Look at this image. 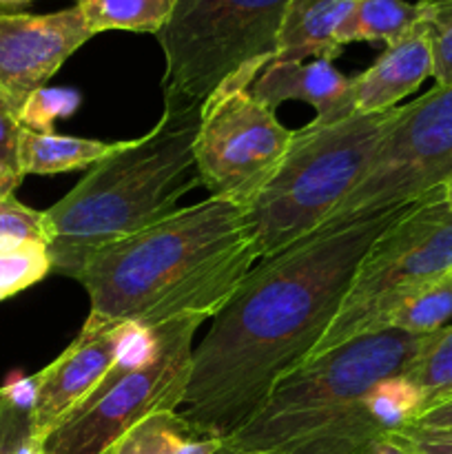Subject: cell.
<instances>
[{
	"label": "cell",
	"instance_id": "cell-1",
	"mask_svg": "<svg viewBox=\"0 0 452 454\" xmlns=\"http://www.w3.org/2000/svg\"><path fill=\"white\" fill-rule=\"evenodd\" d=\"M410 207L317 229L253 266L193 348L177 412L222 442L242 428L273 386L313 355L363 255Z\"/></svg>",
	"mask_w": 452,
	"mask_h": 454
},
{
	"label": "cell",
	"instance_id": "cell-2",
	"mask_svg": "<svg viewBox=\"0 0 452 454\" xmlns=\"http://www.w3.org/2000/svg\"><path fill=\"white\" fill-rule=\"evenodd\" d=\"M255 262L242 207L207 198L177 208L89 260L75 279L91 301L80 333L153 328L189 315L211 319Z\"/></svg>",
	"mask_w": 452,
	"mask_h": 454
},
{
	"label": "cell",
	"instance_id": "cell-3",
	"mask_svg": "<svg viewBox=\"0 0 452 454\" xmlns=\"http://www.w3.org/2000/svg\"><path fill=\"white\" fill-rule=\"evenodd\" d=\"M202 105L164 98L162 118L137 140L89 168L87 176L44 213L51 273L78 279L96 253L177 211L199 184L195 168Z\"/></svg>",
	"mask_w": 452,
	"mask_h": 454
},
{
	"label": "cell",
	"instance_id": "cell-4",
	"mask_svg": "<svg viewBox=\"0 0 452 454\" xmlns=\"http://www.w3.org/2000/svg\"><path fill=\"white\" fill-rule=\"evenodd\" d=\"M394 109L297 129L279 167L242 208L257 262L326 224L366 176Z\"/></svg>",
	"mask_w": 452,
	"mask_h": 454
},
{
	"label": "cell",
	"instance_id": "cell-5",
	"mask_svg": "<svg viewBox=\"0 0 452 454\" xmlns=\"http://www.w3.org/2000/svg\"><path fill=\"white\" fill-rule=\"evenodd\" d=\"M425 337L384 328L308 359L273 386L260 411L226 443L246 452H282L341 415L372 386L403 375Z\"/></svg>",
	"mask_w": 452,
	"mask_h": 454
},
{
	"label": "cell",
	"instance_id": "cell-6",
	"mask_svg": "<svg viewBox=\"0 0 452 454\" xmlns=\"http://www.w3.org/2000/svg\"><path fill=\"white\" fill-rule=\"evenodd\" d=\"M291 0H175L160 31L164 98L204 105L224 82H255L275 60Z\"/></svg>",
	"mask_w": 452,
	"mask_h": 454
},
{
	"label": "cell",
	"instance_id": "cell-7",
	"mask_svg": "<svg viewBox=\"0 0 452 454\" xmlns=\"http://www.w3.org/2000/svg\"><path fill=\"white\" fill-rule=\"evenodd\" d=\"M207 317L168 319L144 328L100 388L60 421L47 454H109L129 428L158 411H177L191 375L195 333Z\"/></svg>",
	"mask_w": 452,
	"mask_h": 454
},
{
	"label": "cell",
	"instance_id": "cell-8",
	"mask_svg": "<svg viewBox=\"0 0 452 454\" xmlns=\"http://www.w3.org/2000/svg\"><path fill=\"white\" fill-rule=\"evenodd\" d=\"M446 275H452V207L430 193L372 242L335 322L308 359L375 333L397 297Z\"/></svg>",
	"mask_w": 452,
	"mask_h": 454
},
{
	"label": "cell",
	"instance_id": "cell-9",
	"mask_svg": "<svg viewBox=\"0 0 452 454\" xmlns=\"http://www.w3.org/2000/svg\"><path fill=\"white\" fill-rule=\"evenodd\" d=\"M452 176V82L394 109L363 180L319 229L410 207Z\"/></svg>",
	"mask_w": 452,
	"mask_h": 454
},
{
	"label": "cell",
	"instance_id": "cell-10",
	"mask_svg": "<svg viewBox=\"0 0 452 454\" xmlns=\"http://www.w3.org/2000/svg\"><path fill=\"white\" fill-rule=\"evenodd\" d=\"M251 80L222 84L202 105L195 168L208 198L246 207L291 146L295 131L251 93Z\"/></svg>",
	"mask_w": 452,
	"mask_h": 454
},
{
	"label": "cell",
	"instance_id": "cell-11",
	"mask_svg": "<svg viewBox=\"0 0 452 454\" xmlns=\"http://www.w3.org/2000/svg\"><path fill=\"white\" fill-rule=\"evenodd\" d=\"M93 38L78 7L53 13H0V89L25 102Z\"/></svg>",
	"mask_w": 452,
	"mask_h": 454
},
{
	"label": "cell",
	"instance_id": "cell-12",
	"mask_svg": "<svg viewBox=\"0 0 452 454\" xmlns=\"http://www.w3.org/2000/svg\"><path fill=\"white\" fill-rule=\"evenodd\" d=\"M144 328L122 324L111 331L80 333L69 346L44 366L38 397L31 411V434L43 443L47 434L91 397L129 353Z\"/></svg>",
	"mask_w": 452,
	"mask_h": 454
},
{
	"label": "cell",
	"instance_id": "cell-13",
	"mask_svg": "<svg viewBox=\"0 0 452 454\" xmlns=\"http://www.w3.org/2000/svg\"><path fill=\"white\" fill-rule=\"evenodd\" d=\"M425 406V393L403 375L372 386L363 397L315 433L277 454H363L394 430L410 426Z\"/></svg>",
	"mask_w": 452,
	"mask_h": 454
},
{
	"label": "cell",
	"instance_id": "cell-14",
	"mask_svg": "<svg viewBox=\"0 0 452 454\" xmlns=\"http://www.w3.org/2000/svg\"><path fill=\"white\" fill-rule=\"evenodd\" d=\"M251 93L261 105L277 109L288 100L313 106V122L328 124L355 115L353 78L335 69L331 60L315 58L310 62H277L264 67Z\"/></svg>",
	"mask_w": 452,
	"mask_h": 454
},
{
	"label": "cell",
	"instance_id": "cell-15",
	"mask_svg": "<svg viewBox=\"0 0 452 454\" xmlns=\"http://www.w3.org/2000/svg\"><path fill=\"white\" fill-rule=\"evenodd\" d=\"M433 78V49L421 20L353 78L355 114H384Z\"/></svg>",
	"mask_w": 452,
	"mask_h": 454
},
{
	"label": "cell",
	"instance_id": "cell-16",
	"mask_svg": "<svg viewBox=\"0 0 452 454\" xmlns=\"http://www.w3.org/2000/svg\"><path fill=\"white\" fill-rule=\"evenodd\" d=\"M359 0H291L279 31L277 62H304L306 58L335 60L341 49L335 31Z\"/></svg>",
	"mask_w": 452,
	"mask_h": 454
},
{
	"label": "cell",
	"instance_id": "cell-17",
	"mask_svg": "<svg viewBox=\"0 0 452 454\" xmlns=\"http://www.w3.org/2000/svg\"><path fill=\"white\" fill-rule=\"evenodd\" d=\"M222 443L182 412L158 411L129 428L109 454H215Z\"/></svg>",
	"mask_w": 452,
	"mask_h": 454
},
{
	"label": "cell",
	"instance_id": "cell-18",
	"mask_svg": "<svg viewBox=\"0 0 452 454\" xmlns=\"http://www.w3.org/2000/svg\"><path fill=\"white\" fill-rule=\"evenodd\" d=\"M118 142L91 140V137L60 136V133L22 131L20 173L22 176H58V173L91 168L118 149Z\"/></svg>",
	"mask_w": 452,
	"mask_h": 454
},
{
	"label": "cell",
	"instance_id": "cell-19",
	"mask_svg": "<svg viewBox=\"0 0 452 454\" xmlns=\"http://www.w3.org/2000/svg\"><path fill=\"white\" fill-rule=\"evenodd\" d=\"M452 319V275L433 279L410 288L390 304L381 317L379 328L408 333V335H433Z\"/></svg>",
	"mask_w": 452,
	"mask_h": 454
},
{
	"label": "cell",
	"instance_id": "cell-20",
	"mask_svg": "<svg viewBox=\"0 0 452 454\" xmlns=\"http://www.w3.org/2000/svg\"><path fill=\"white\" fill-rule=\"evenodd\" d=\"M419 22V7L408 0H359L339 29L335 44L344 49L350 43H397Z\"/></svg>",
	"mask_w": 452,
	"mask_h": 454
},
{
	"label": "cell",
	"instance_id": "cell-21",
	"mask_svg": "<svg viewBox=\"0 0 452 454\" xmlns=\"http://www.w3.org/2000/svg\"><path fill=\"white\" fill-rule=\"evenodd\" d=\"M89 31H133L158 35L171 18L175 0H75Z\"/></svg>",
	"mask_w": 452,
	"mask_h": 454
},
{
	"label": "cell",
	"instance_id": "cell-22",
	"mask_svg": "<svg viewBox=\"0 0 452 454\" xmlns=\"http://www.w3.org/2000/svg\"><path fill=\"white\" fill-rule=\"evenodd\" d=\"M51 273L44 242L0 239V301L27 291Z\"/></svg>",
	"mask_w": 452,
	"mask_h": 454
},
{
	"label": "cell",
	"instance_id": "cell-23",
	"mask_svg": "<svg viewBox=\"0 0 452 454\" xmlns=\"http://www.w3.org/2000/svg\"><path fill=\"white\" fill-rule=\"evenodd\" d=\"M403 377L424 390L425 402L452 388V324L425 337L424 348Z\"/></svg>",
	"mask_w": 452,
	"mask_h": 454
},
{
	"label": "cell",
	"instance_id": "cell-24",
	"mask_svg": "<svg viewBox=\"0 0 452 454\" xmlns=\"http://www.w3.org/2000/svg\"><path fill=\"white\" fill-rule=\"evenodd\" d=\"M419 20L433 49V78L437 84L452 82V0H419Z\"/></svg>",
	"mask_w": 452,
	"mask_h": 454
},
{
	"label": "cell",
	"instance_id": "cell-25",
	"mask_svg": "<svg viewBox=\"0 0 452 454\" xmlns=\"http://www.w3.org/2000/svg\"><path fill=\"white\" fill-rule=\"evenodd\" d=\"M80 93L74 89L43 87L29 93L20 106V124L27 131L53 133V124L78 111Z\"/></svg>",
	"mask_w": 452,
	"mask_h": 454
},
{
	"label": "cell",
	"instance_id": "cell-26",
	"mask_svg": "<svg viewBox=\"0 0 452 454\" xmlns=\"http://www.w3.org/2000/svg\"><path fill=\"white\" fill-rule=\"evenodd\" d=\"M386 439L401 454H452V426L448 428L403 426Z\"/></svg>",
	"mask_w": 452,
	"mask_h": 454
},
{
	"label": "cell",
	"instance_id": "cell-27",
	"mask_svg": "<svg viewBox=\"0 0 452 454\" xmlns=\"http://www.w3.org/2000/svg\"><path fill=\"white\" fill-rule=\"evenodd\" d=\"M0 239H18V242H44V213L16 202L12 208L0 213Z\"/></svg>",
	"mask_w": 452,
	"mask_h": 454
},
{
	"label": "cell",
	"instance_id": "cell-28",
	"mask_svg": "<svg viewBox=\"0 0 452 454\" xmlns=\"http://www.w3.org/2000/svg\"><path fill=\"white\" fill-rule=\"evenodd\" d=\"M20 106L22 102L0 89V160L18 173H20V160H18L20 137L25 131L20 124Z\"/></svg>",
	"mask_w": 452,
	"mask_h": 454
},
{
	"label": "cell",
	"instance_id": "cell-29",
	"mask_svg": "<svg viewBox=\"0 0 452 454\" xmlns=\"http://www.w3.org/2000/svg\"><path fill=\"white\" fill-rule=\"evenodd\" d=\"M410 426H419V428H448V426H452V388L428 399Z\"/></svg>",
	"mask_w": 452,
	"mask_h": 454
},
{
	"label": "cell",
	"instance_id": "cell-30",
	"mask_svg": "<svg viewBox=\"0 0 452 454\" xmlns=\"http://www.w3.org/2000/svg\"><path fill=\"white\" fill-rule=\"evenodd\" d=\"M22 177H25L22 173H18L16 168H12L0 160V198H12L13 191L22 182Z\"/></svg>",
	"mask_w": 452,
	"mask_h": 454
},
{
	"label": "cell",
	"instance_id": "cell-31",
	"mask_svg": "<svg viewBox=\"0 0 452 454\" xmlns=\"http://www.w3.org/2000/svg\"><path fill=\"white\" fill-rule=\"evenodd\" d=\"M363 454H401V452H399L388 439H381V442H377L370 450H366Z\"/></svg>",
	"mask_w": 452,
	"mask_h": 454
},
{
	"label": "cell",
	"instance_id": "cell-32",
	"mask_svg": "<svg viewBox=\"0 0 452 454\" xmlns=\"http://www.w3.org/2000/svg\"><path fill=\"white\" fill-rule=\"evenodd\" d=\"M437 195H439V198L443 200V202H446V204H450V207H452V176L448 177L446 182H443V184H441V189L437 191Z\"/></svg>",
	"mask_w": 452,
	"mask_h": 454
},
{
	"label": "cell",
	"instance_id": "cell-33",
	"mask_svg": "<svg viewBox=\"0 0 452 454\" xmlns=\"http://www.w3.org/2000/svg\"><path fill=\"white\" fill-rule=\"evenodd\" d=\"M35 3V0H0V9H16L25 7V4Z\"/></svg>",
	"mask_w": 452,
	"mask_h": 454
},
{
	"label": "cell",
	"instance_id": "cell-34",
	"mask_svg": "<svg viewBox=\"0 0 452 454\" xmlns=\"http://www.w3.org/2000/svg\"><path fill=\"white\" fill-rule=\"evenodd\" d=\"M215 454H269V452H246V450H238V448L229 446V443H222V448Z\"/></svg>",
	"mask_w": 452,
	"mask_h": 454
},
{
	"label": "cell",
	"instance_id": "cell-35",
	"mask_svg": "<svg viewBox=\"0 0 452 454\" xmlns=\"http://www.w3.org/2000/svg\"><path fill=\"white\" fill-rule=\"evenodd\" d=\"M16 202H18V200L13 198V195H12V198H0V213H4L7 208H12Z\"/></svg>",
	"mask_w": 452,
	"mask_h": 454
}]
</instances>
